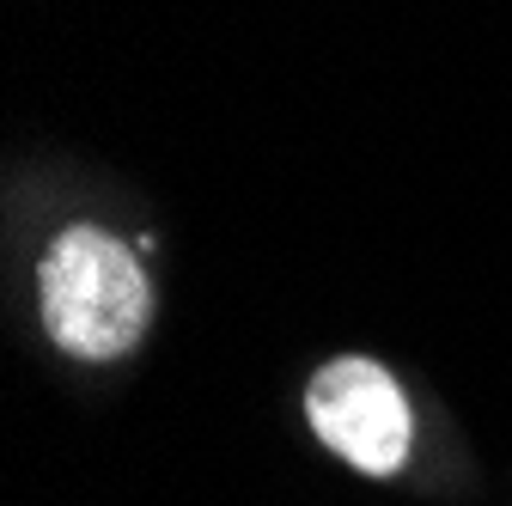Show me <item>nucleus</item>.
<instances>
[{
	"instance_id": "nucleus-2",
	"label": "nucleus",
	"mask_w": 512,
	"mask_h": 506,
	"mask_svg": "<svg viewBox=\"0 0 512 506\" xmlns=\"http://www.w3.org/2000/svg\"><path fill=\"white\" fill-rule=\"evenodd\" d=\"M317 439L366 476H391L409 458V403L378 360H330L305 391Z\"/></svg>"
},
{
	"instance_id": "nucleus-1",
	"label": "nucleus",
	"mask_w": 512,
	"mask_h": 506,
	"mask_svg": "<svg viewBox=\"0 0 512 506\" xmlns=\"http://www.w3.org/2000/svg\"><path fill=\"white\" fill-rule=\"evenodd\" d=\"M147 269L135 250L98 226H68L43 257V330L80 354V360H116L147 330Z\"/></svg>"
}]
</instances>
